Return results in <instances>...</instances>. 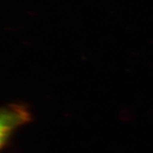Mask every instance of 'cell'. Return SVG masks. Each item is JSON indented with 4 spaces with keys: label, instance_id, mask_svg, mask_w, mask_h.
Here are the masks:
<instances>
[{
    "label": "cell",
    "instance_id": "cell-1",
    "mask_svg": "<svg viewBox=\"0 0 153 153\" xmlns=\"http://www.w3.org/2000/svg\"><path fill=\"white\" fill-rule=\"evenodd\" d=\"M30 120L27 111L21 106L0 109V147L16 128Z\"/></svg>",
    "mask_w": 153,
    "mask_h": 153
}]
</instances>
